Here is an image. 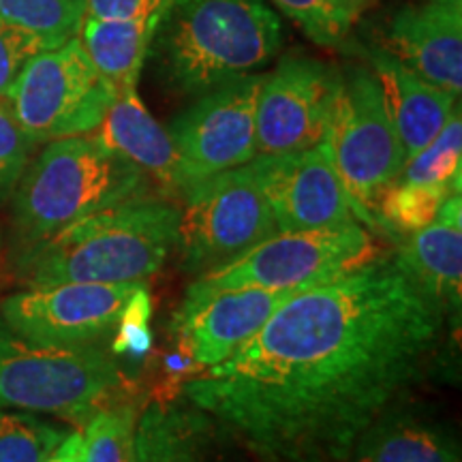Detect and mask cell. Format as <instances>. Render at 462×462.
<instances>
[{"mask_svg":"<svg viewBox=\"0 0 462 462\" xmlns=\"http://www.w3.org/2000/svg\"><path fill=\"white\" fill-rule=\"evenodd\" d=\"M346 462H462V452L443 421L394 404L357 437Z\"/></svg>","mask_w":462,"mask_h":462,"instance_id":"obj_20","label":"cell"},{"mask_svg":"<svg viewBox=\"0 0 462 462\" xmlns=\"http://www.w3.org/2000/svg\"><path fill=\"white\" fill-rule=\"evenodd\" d=\"M180 201L173 251L190 274L215 270L279 234L253 163L195 182Z\"/></svg>","mask_w":462,"mask_h":462,"instance_id":"obj_7","label":"cell"},{"mask_svg":"<svg viewBox=\"0 0 462 462\" xmlns=\"http://www.w3.org/2000/svg\"><path fill=\"white\" fill-rule=\"evenodd\" d=\"M79 37L34 54L7 90L15 120L34 143L90 135L116 99Z\"/></svg>","mask_w":462,"mask_h":462,"instance_id":"obj_8","label":"cell"},{"mask_svg":"<svg viewBox=\"0 0 462 462\" xmlns=\"http://www.w3.org/2000/svg\"><path fill=\"white\" fill-rule=\"evenodd\" d=\"M148 178L92 135L48 142L14 189V229L22 251L148 190Z\"/></svg>","mask_w":462,"mask_h":462,"instance_id":"obj_4","label":"cell"},{"mask_svg":"<svg viewBox=\"0 0 462 462\" xmlns=\"http://www.w3.org/2000/svg\"><path fill=\"white\" fill-rule=\"evenodd\" d=\"M137 418L129 402L99 409L82 426L84 462H135Z\"/></svg>","mask_w":462,"mask_h":462,"instance_id":"obj_24","label":"cell"},{"mask_svg":"<svg viewBox=\"0 0 462 462\" xmlns=\"http://www.w3.org/2000/svg\"><path fill=\"white\" fill-rule=\"evenodd\" d=\"M39 51L42 48L32 37L0 20V97L7 95L22 67Z\"/></svg>","mask_w":462,"mask_h":462,"instance_id":"obj_28","label":"cell"},{"mask_svg":"<svg viewBox=\"0 0 462 462\" xmlns=\"http://www.w3.org/2000/svg\"><path fill=\"white\" fill-rule=\"evenodd\" d=\"M69 429L37 413L0 409V462H42L65 441Z\"/></svg>","mask_w":462,"mask_h":462,"instance_id":"obj_25","label":"cell"},{"mask_svg":"<svg viewBox=\"0 0 462 462\" xmlns=\"http://www.w3.org/2000/svg\"><path fill=\"white\" fill-rule=\"evenodd\" d=\"M354 217L379 229V204L401 176L407 157L371 69L338 73L326 137Z\"/></svg>","mask_w":462,"mask_h":462,"instance_id":"obj_6","label":"cell"},{"mask_svg":"<svg viewBox=\"0 0 462 462\" xmlns=\"http://www.w3.org/2000/svg\"><path fill=\"white\" fill-rule=\"evenodd\" d=\"M90 135L109 152L135 165L148 182L157 184L163 198L180 201L193 187L170 131L150 114L137 88L118 92Z\"/></svg>","mask_w":462,"mask_h":462,"instance_id":"obj_16","label":"cell"},{"mask_svg":"<svg viewBox=\"0 0 462 462\" xmlns=\"http://www.w3.org/2000/svg\"><path fill=\"white\" fill-rule=\"evenodd\" d=\"M368 60L398 140L402 143L404 157L411 159L449 123L458 109V97L421 79L388 50L373 48L368 51Z\"/></svg>","mask_w":462,"mask_h":462,"instance_id":"obj_17","label":"cell"},{"mask_svg":"<svg viewBox=\"0 0 462 462\" xmlns=\"http://www.w3.org/2000/svg\"><path fill=\"white\" fill-rule=\"evenodd\" d=\"M0 248H3V234H0Z\"/></svg>","mask_w":462,"mask_h":462,"instance_id":"obj_32","label":"cell"},{"mask_svg":"<svg viewBox=\"0 0 462 462\" xmlns=\"http://www.w3.org/2000/svg\"><path fill=\"white\" fill-rule=\"evenodd\" d=\"M351 5H354V7L357 9V11H362L364 9V5H366V0H349Z\"/></svg>","mask_w":462,"mask_h":462,"instance_id":"obj_31","label":"cell"},{"mask_svg":"<svg viewBox=\"0 0 462 462\" xmlns=\"http://www.w3.org/2000/svg\"><path fill=\"white\" fill-rule=\"evenodd\" d=\"M157 37L167 82L199 97L268 65L282 26L263 0H173Z\"/></svg>","mask_w":462,"mask_h":462,"instance_id":"obj_3","label":"cell"},{"mask_svg":"<svg viewBox=\"0 0 462 462\" xmlns=\"http://www.w3.org/2000/svg\"><path fill=\"white\" fill-rule=\"evenodd\" d=\"M165 14L146 20H101L86 15L79 42L106 82L116 92L137 88Z\"/></svg>","mask_w":462,"mask_h":462,"instance_id":"obj_21","label":"cell"},{"mask_svg":"<svg viewBox=\"0 0 462 462\" xmlns=\"http://www.w3.org/2000/svg\"><path fill=\"white\" fill-rule=\"evenodd\" d=\"M173 0H88V17L101 20H146L167 14Z\"/></svg>","mask_w":462,"mask_h":462,"instance_id":"obj_29","label":"cell"},{"mask_svg":"<svg viewBox=\"0 0 462 462\" xmlns=\"http://www.w3.org/2000/svg\"><path fill=\"white\" fill-rule=\"evenodd\" d=\"M396 257L411 279L443 309L462 302V204L460 193L441 206L435 221L401 240Z\"/></svg>","mask_w":462,"mask_h":462,"instance_id":"obj_19","label":"cell"},{"mask_svg":"<svg viewBox=\"0 0 462 462\" xmlns=\"http://www.w3.org/2000/svg\"><path fill=\"white\" fill-rule=\"evenodd\" d=\"M178 206L142 193L79 218L24 248L17 274L26 287L56 282H143L176 248Z\"/></svg>","mask_w":462,"mask_h":462,"instance_id":"obj_2","label":"cell"},{"mask_svg":"<svg viewBox=\"0 0 462 462\" xmlns=\"http://www.w3.org/2000/svg\"><path fill=\"white\" fill-rule=\"evenodd\" d=\"M262 82L263 73H253L218 86L199 95L167 126L190 184L257 157L255 109Z\"/></svg>","mask_w":462,"mask_h":462,"instance_id":"obj_12","label":"cell"},{"mask_svg":"<svg viewBox=\"0 0 462 462\" xmlns=\"http://www.w3.org/2000/svg\"><path fill=\"white\" fill-rule=\"evenodd\" d=\"M86 15L88 0H0V20L32 37L42 51L78 37Z\"/></svg>","mask_w":462,"mask_h":462,"instance_id":"obj_22","label":"cell"},{"mask_svg":"<svg viewBox=\"0 0 462 462\" xmlns=\"http://www.w3.org/2000/svg\"><path fill=\"white\" fill-rule=\"evenodd\" d=\"M236 443L184 401L152 402L137 418L135 462H236Z\"/></svg>","mask_w":462,"mask_h":462,"instance_id":"obj_18","label":"cell"},{"mask_svg":"<svg viewBox=\"0 0 462 462\" xmlns=\"http://www.w3.org/2000/svg\"><path fill=\"white\" fill-rule=\"evenodd\" d=\"M123 383V368L101 346L28 343L0 317V409L50 413L84 426L112 404Z\"/></svg>","mask_w":462,"mask_h":462,"instance_id":"obj_5","label":"cell"},{"mask_svg":"<svg viewBox=\"0 0 462 462\" xmlns=\"http://www.w3.org/2000/svg\"><path fill=\"white\" fill-rule=\"evenodd\" d=\"M142 300V282H56L5 298L0 317L28 343L82 346L123 326Z\"/></svg>","mask_w":462,"mask_h":462,"instance_id":"obj_10","label":"cell"},{"mask_svg":"<svg viewBox=\"0 0 462 462\" xmlns=\"http://www.w3.org/2000/svg\"><path fill=\"white\" fill-rule=\"evenodd\" d=\"M338 71L309 56H285L257 92V157L298 152L326 142Z\"/></svg>","mask_w":462,"mask_h":462,"instance_id":"obj_11","label":"cell"},{"mask_svg":"<svg viewBox=\"0 0 462 462\" xmlns=\"http://www.w3.org/2000/svg\"><path fill=\"white\" fill-rule=\"evenodd\" d=\"M371 231L357 221L337 227L282 231L240 257L199 274L201 289H309L360 268L377 255Z\"/></svg>","mask_w":462,"mask_h":462,"instance_id":"obj_9","label":"cell"},{"mask_svg":"<svg viewBox=\"0 0 462 462\" xmlns=\"http://www.w3.org/2000/svg\"><path fill=\"white\" fill-rule=\"evenodd\" d=\"M383 50L437 88L462 90V0H421L392 17Z\"/></svg>","mask_w":462,"mask_h":462,"instance_id":"obj_15","label":"cell"},{"mask_svg":"<svg viewBox=\"0 0 462 462\" xmlns=\"http://www.w3.org/2000/svg\"><path fill=\"white\" fill-rule=\"evenodd\" d=\"M446 309L396 253L296 293L182 396L262 462H346L357 437L418 383Z\"/></svg>","mask_w":462,"mask_h":462,"instance_id":"obj_1","label":"cell"},{"mask_svg":"<svg viewBox=\"0 0 462 462\" xmlns=\"http://www.w3.org/2000/svg\"><path fill=\"white\" fill-rule=\"evenodd\" d=\"M251 163L279 234L357 221L328 142L298 152L255 157Z\"/></svg>","mask_w":462,"mask_h":462,"instance_id":"obj_14","label":"cell"},{"mask_svg":"<svg viewBox=\"0 0 462 462\" xmlns=\"http://www.w3.org/2000/svg\"><path fill=\"white\" fill-rule=\"evenodd\" d=\"M304 289H201L190 282L171 330L198 366H217L236 354L276 310Z\"/></svg>","mask_w":462,"mask_h":462,"instance_id":"obj_13","label":"cell"},{"mask_svg":"<svg viewBox=\"0 0 462 462\" xmlns=\"http://www.w3.org/2000/svg\"><path fill=\"white\" fill-rule=\"evenodd\" d=\"M398 180L415 187L435 189L449 195L460 193L462 180V120L460 112L449 118L429 146L407 159Z\"/></svg>","mask_w":462,"mask_h":462,"instance_id":"obj_23","label":"cell"},{"mask_svg":"<svg viewBox=\"0 0 462 462\" xmlns=\"http://www.w3.org/2000/svg\"><path fill=\"white\" fill-rule=\"evenodd\" d=\"M310 42L323 48H340L360 15L349 0H273Z\"/></svg>","mask_w":462,"mask_h":462,"instance_id":"obj_26","label":"cell"},{"mask_svg":"<svg viewBox=\"0 0 462 462\" xmlns=\"http://www.w3.org/2000/svg\"><path fill=\"white\" fill-rule=\"evenodd\" d=\"M42 462H84V443L82 432H69L65 441Z\"/></svg>","mask_w":462,"mask_h":462,"instance_id":"obj_30","label":"cell"},{"mask_svg":"<svg viewBox=\"0 0 462 462\" xmlns=\"http://www.w3.org/2000/svg\"><path fill=\"white\" fill-rule=\"evenodd\" d=\"M37 146L15 120L7 97H0V195L15 189Z\"/></svg>","mask_w":462,"mask_h":462,"instance_id":"obj_27","label":"cell"}]
</instances>
